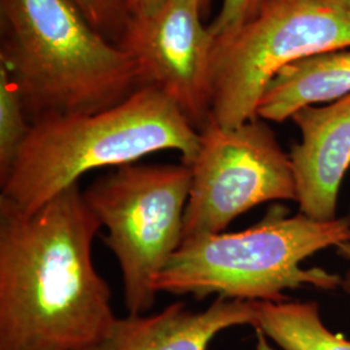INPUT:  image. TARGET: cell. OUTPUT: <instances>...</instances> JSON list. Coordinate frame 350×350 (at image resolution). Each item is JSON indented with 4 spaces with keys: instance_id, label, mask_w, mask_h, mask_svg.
Masks as SVG:
<instances>
[{
    "instance_id": "cell-1",
    "label": "cell",
    "mask_w": 350,
    "mask_h": 350,
    "mask_svg": "<svg viewBox=\"0 0 350 350\" xmlns=\"http://www.w3.org/2000/svg\"><path fill=\"white\" fill-rule=\"evenodd\" d=\"M103 228L78 183L34 212L0 198V350H88L112 328L92 261Z\"/></svg>"
},
{
    "instance_id": "cell-2",
    "label": "cell",
    "mask_w": 350,
    "mask_h": 350,
    "mask_svg": "<svg viewBox=\"0 0 350 350\" xmlns=\"http://www.w3.org/2000/svg\"><path fill=\"white\" fill-rule=\"evenodd\" d=\"M0 66L30 122L96 113L142 88L135 62L107 40L72 0H0Z\"/></svg>"
},
{
    "instance_id": "cell-3",
    "label": "cell",
    "mask_w": 350,
    "mask_h": 350,
    "mask_svg": "<svg viewBox=\"0 0 350 350\" xmlns=\"http://www.w3.org/2000/svg\"><path fill=\"white\" fill-rule=\"evenodd\" d=\"M199 142V131L173 101L143 86L100 112L33 122L10 173L0 180V198L34 212L99 167L135 163L160 150H176L189 165Z\"/></svg>"
},
{
    "instance_id": "cell-4",
    "label": "cell",
    "mask_w": 350,
    "mask_h": 350,
    "mask_svg": "<svg viewBox=\"0 0 350 350\" xmlns=\"http://www.w3.org/2000/svg\"><path fill=\"white\" fill-rule=\"evenodd\" d=\"M350 234V215L314 221L302 213L288 217L276 206L260 224L244 231L202 234L185 239L157 278V292L205 299L287 300L286 289L313 286L334 291L341 278L301 262Z\"/></svg>"
},
{
    "instance_id": "cell-5",
    "label": "cell",
    "mask_w": 350,
    "mask_h": 350,
    "mask_svg": "<svg viewBox=\"0 0 350 350\" xmlns=\"http://www.w3.org/2000/svg\"><path fill=\"white\" fill-rule=\"evenodd\" d=\"M192 173L187 163H126L83 191L120 265L126 309L146 314L153 306L157 278L183 241Z\"/></svg>"
},
{
    "instance_id": "cell-6",
    "label": "cell",
    "mask_w": 350,
    "mask_h": 350,
    "mask_svg": "<svg viewBox=\"0 0 350 350\" xmlns=\"http://www.w3.org/2000/svg\"><path fill=\"white\" fill-rule=\"evenodd\" d=\"M214 39L211 117L232 129L257 118L265 90L288 64L350 47V18L325 0H266L250 23Z\"/></svg>"
},
{
    "instance_id": "cell-7",
    "label": "cell",
    "mask_w": 350,
    "mask_h": 350,
    "mask_svg": "<svg viewBox=\"0 0 350 350\" xmlns=\"http://www.w3.org/2000/svg\"><path fill=\"white\" fill-rule=\"evenodd\" d=\"M199 137V150L189 163L183 240L224 232L263 202L297 199L291 157L262 118L226 129L211 117Z\"/></svg>"
},
{
    "instance_id": "cell-8",
    "label": "cell",
    "mask_w": 350,
    "mask_h": 350,
    "mask_svg": "<svg viewBox=\"0 0 350 350\" xmlns=\"http://www.w3.org/2000/svg\"><path fill=\"white\" fill-rule=\"evenodd\" d=\"M191 0H165L156 12L129 16L118 47L135 62L142 88L166 95L198 131L212 113L214 37Z\"/></svg>"
},
{
    "instance_id": "cell-9",
    "label": "cell",
    "mask_w": 350,
    "mask_h": 350,
    "mask_svg": "<svg viewBox=\"0 0 350 350\" xmlns=\"http://www.w3.org/2000/svg\"><path fill=\"white\" fill-rule=\"evenodd\" d=\"M292 120L302 137L289 154L301 213L314 221H334L350 166V94L325 107H304Z\"/></svg>"
},
{
    "instance_id": "cell-10",
    "label": "cell",
    "mask_w": 350,
    "mask_h": 350,
    "mask_svg": "<svg viewBox=\"0 0 350 350\" xmlns=\"http://www.w3.org/2000/svg\"><path fill=\"white\" fill-rule=\"evenodd\" d=\"M253 301L217 297L205 310L175 302L156 314L117 318L108 334L88 350H208L227 328L254 325Z\"/></svg>"
},
{
    "instance_id": "cell-11",
    "label": "cell",
    "mask_w": 350,
    "mask_h": 350,
    "mask_svg": "<svg viewBox=\"0 0 350 350\" xmlns=\"http://www.w3.org/2000/svg\"><path fill=\"white\" fill-rule=\"evenodd\" d=\"M350 94V47L327 51L288 64L269 83L257 117L283 122L301 108Z\"/></svg>"
},
{
    "instance_id": "cell-12",
    "label": "cell",
    "mask_w": 350,
    "mask_h": 350,
    "mask_svg": "<svg viewBox=\"0 0 350 350\" xmlns=\"http://www.w3.org/2000/svg\"><path fill=\"white\" fill-rule=\"evenodd\" d=\"M254 325L283 350H350V340L332 332L315 301H253Z\"/></svg>"
},
{
    "instance_id": "cell-13",
    "label": "cell",
    "mask_w": 350,
    "mask_h": 350,
    "mask_svg": "<svg viewBox=\"0 0 350 350\" xmlns=\"http://www.w3.org/2000/svg\"><path fill=\"white\" fill-rule=\"evenodd\" d=\"M30 130L31 122L20 92L8 72L0 66V180L10 173Z\"/></svg>"
},
{
    "instance_id": "cell-14",
    "label": "cell",
    "mask_w": 350,
    "mask_h": 350,
    "mask_svg": "<svg viewBox=\"0 0 350 350\" xmlns=\"http://www.w3.org/2000/svg\"><path fill=\"white\" fill-rule=\"evenodd\" d=\"M88 23L103 36L122 33L129 18L127 0H72Z\"/></svg>"
},
{
    "instance_id": "cell-15",
    "label": "cell",
    "mask_w": 350,
    "mask_h": 350,
    "mask_svg": "<svg viewBox=\"0 0 350 350\" xmlns=\"http://www.w3.org/2000/svg\"><path fill=\"white\" fill-rule=\"evenodd\" d=\"M266 0H224L221 11L209 26L213 37L230 34L250 23L262 8Z\"/></svg>"
},
{
    "instance_id": "cell-16",
    "label": "cell",
    "mask_w": 350,
    "mask_h": 350,
    "mask_svg": "<svg viewBox=\"0 0 350 350\" xmlns=\"http://www.w3.org/2000/svg\"><path fill=\"white\" fill-rule=\"evenodd\" d=\"M165 0H127L129 16H146L156 12Z\"/></svg>"
},
{
    "instance_id": "cell-17",
    "label": "cell",
    "mask_w": 350,
    "mask_h": 350,
    "mask_svg": "<svg viewBox=\"0 0 350 350\" xmlns=\"http://www.w3.org/2000/svg\"><path fill=\"white\" fill-rule=\"evenodd\" d=\"M336 250H338V254H340L341 257L350 260V234L348 238L338 244ZM340 287L342 288L348 295H350V270H348L347 274L341 278V286Z\"/></svg>"
},
{
    "instance_id": "cell-18",
    "label": "cell",
    "mask_w": 350,
    "mask_h": 350,
    "mask_svg": "<svg viewBox=\"0 0 350 350\" xmlns=\"http://www.w3.org/2000/svg\"><path fill=\"white\" fill-rule=\"evenodd\" d=\"M350 18V0H325Z\"/></svg>"
},
{
    "instance_id": "cell-19",
    "label": "cell",
    "mask_w": 350,
    "mask_h": 350,
    "mask_svg": "<svg viewBox=\"0 0 350 350\" xmlns=\"http://www.w3.org/2000/svg\"><path fill=\"white\" fill-rule=\"evenodd\" d=\"M191 1L195 4V7L199 10L201 14H204L208 11L209 3H211V0H191Z\"/></svg>"
}]
</instances>
